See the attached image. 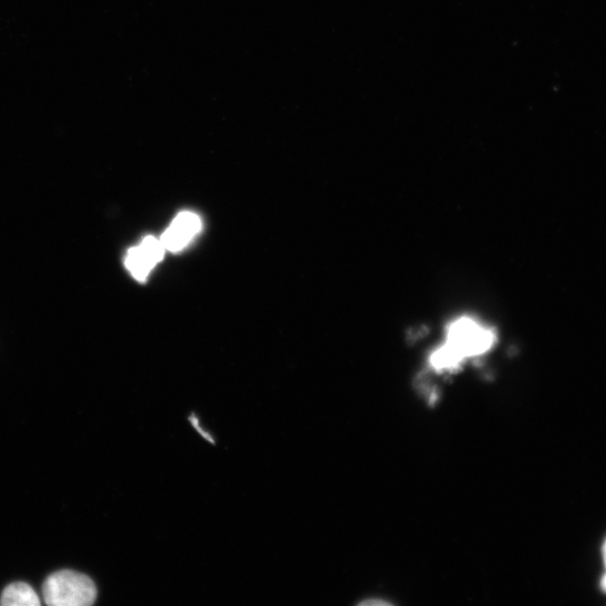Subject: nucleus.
I'll list each match as a JSON object with an SVG mask.
<instances>
[{
  "instance_id": "nucleus-1",
  "label": "nucleus",
  "mask_w": 606,
  "mask_h": 606,
  "mask_svg": "<svg viewBox=\"0 0 606 606\" xmlns=\"http://www.w3.org/2000/svg\"><path fill=\"white\" fill-rule=\"evenodd\" d=\"M493 328L470 316L452 321L446 328L443 342L428 357L436 373H457L469 361L484 356L497 343Z\"/></svg>"
},
{
  "instance_id": "nucleus-7",
  "label": "nucleus",
  "mask_w": 606,
  "mask_h": 606,
  "mask_svg": "<svg viewBox=\"0 0 606 606\" xmlns=\"http://www.w3.org/2000/svg\"><path fill=\"white\" fill-rule=\"evenodd\" d=\"M603 555H604V561H605V565H606V542H605V545H604V548H603Z\"/></svg>"
},
{
  "instance_id": "nucleus-3",
  "label": "nucleus",
  "mask_w": 606,
  "mask_h": 606,
  "mask_svg": "<svg viewBox=\"0 0 606 606\" xmlns=\"http://www.w3.org/2000/svg\"><path fill=\"white\" fill-rule=\"evenodd\" d=\"M165 247L161 240L146 238L139 245L128 251L126 268L138 281H144L165 255Z\"/></svg>"
},
{
  "instance_id": "nucleus-5",
  "label": "nucleus",
  "mask_w": 606,
  "mask_h": 606,
  "mask_svg": "<svg viewBox=\"0 0 606 606\" xmlns=\"http://www.w3.org/2000/svg\"><path fill=\"white\" fill-rule=\"evenodd\" d=\"M0 604L6 606H39L40 597L27 583H14L6 588Z\"/></svg>"
},
{
  "instance_id": "nucleus-2",
  "label": "nucleus",
  "mask_w": 606,
  "mask_h": 606,
  "mask_svg": "<svg viewBox=\"0 0 606 606\" xmlns=\"http://www.w3.org/2000/svg\"><path fill=\"white\" fill-rule=\"evenodd\" d=\"M43 597L51 606H90L97 598V587L84 574L60 571L45 581Z\"/></svg>"
},
{
  "instance_id": "nucleus-4",
  "label": "nucleus",
  "mask_w": 606,
  "mask_h": 606,
  "mask_svg": "<svg viewBox=\"0 0 606 606\" xmlns=\"http://www.w3.org/2000/svg\"><path fill=\"white\" fill-rule=\"evenodd\" d=\"M201 220L192 212L180 213L161 238L166 250L178 252L200 232Z\"/></svg>"
},
{
  "instance_id": "nucleus-6",
  "label": "nucleus",
  "mask_w": 606,
  "mask_h": 606,
  "mask_svg": "<svg viewBox=\"0 0 606 606\" xmlns=\"http://www.w3.org/2000/svg\"><path fill=\"white\" fill-rule=\"evenodd\" d=\"M602 587L604 591H606V574L604 575L603 579H602Z\"/></svg>"
}]
</instances>
